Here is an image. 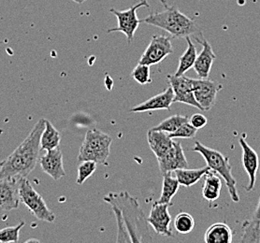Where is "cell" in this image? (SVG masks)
<instances>
[{
    "mask_svg": "<svg viewBox=\"0 0 260 243\" xmlns=\"http://www.w3.org/2000/svg\"><path fill=\"white\" fill-rule=\"evenodd\" d=\"M96 163L94 161H82L81 164L78 166V177L76 183L80 185L90 178L96 169Z\"/></svg>",
    "mask_w": 260,
    "mask_h": 243,
    "instance_id": "obj_29",
    "label": "cell"
},
{
    "mask_svg": "<svg viewBox=\"0 0 260 243\" xmlns=\"http://www.w3.org/2000/svg\"><path fill=\"white\" fill-rule=\"evenodd\" d=\"M147 142L149 147L155 154L156 158H159L169 152L172 148L174 140L171 137L169 133L164 131L150 129L147 132Z\"/></svg>",
    "mask_w": 260,
    "mask_h": 243,
    "instance_id": "obj_18",
    "label": "cell"
},
{
    "mask_svg": "<svg viewBox=\"0 0 260 243\" xmlns=\"http://www.w3.org/2000/svg\"><path fill=\"white\" fill-rule=\"evenodd\" d=\"M243 234L241 242H260V196L252 218L243 224Z\"/></svg>",
    "mask_w": 260,
    "mask_h": 243,
    "instance_id": "obj_19",
    "label": "cell"
},
{
    "mask_svg": "<svg viewBox=\"0 0 260 243\" xmlns=\"http://www.w3.org/2000/svg\"><path fill=\"white\" fill-rule=\"evenodd\" d=\"M188 121H189V118L187 116L181 115V114H175V115H172L171 117L162 121L160 124L153 127V129L164 131L166 133L171 134V133L175 132L181 125Z\"/></svg>",
    "mask_w": 260,
    "mask_h": 243,
    "instance_id": "obj_26",
    "label": "cell"
},
{
    "mask_svg": "<svg viewBox=\"0 0 260 243\" xmlns=\"http://www.w3.org/2000/svg\"><path fill=\"white\" fill-rule=\"evenodd\" d=\"M172 53L173 46L171 37L166 35L154 36L139 60V64L150 66L157 65Z\"/></svg>",
    "mask_w": 260,
    "mask_h": 243,
    "instance_id": "obj_8",
    "label": "cell"
},
{
    "mask_svg": "<svg viewBox=\"0 0 260 243\" xmlns=\"http://www.w3.org/2000/svg\"><path fill=\"white\" fill-rule=\"evenodd\" d=\"M165 8L163 12L150 13L141 23L153 25L165 30L173 38L182 39L195 35L199 26L193 19L186 16L177 7L171 6L166 0H160Z\"/></svg>",
    "mask_w": 260,
    "mask_h": 243,
    "instance_id": "obj_3",
    "label": "cell"
},
{
    "mask_svg": "<svg viewBox=\"0 0 260 243\" xmlns=\"http://www.w3.org/2000/svg\"><path fill=\"white\" fill-rule=\"evenodd\" d=\"M204 184L202 186V196L210 203L216 201L221 194L222 181L216 172L210 169L204 176Z\"/></svg>",
    "mask_w": 260,
    "mask_h": 243,
    "instance_id": "obj_20",
    "label": "cell"
},
{
    "mask_svg": "<svg viewBox=\"0 0 260 243\" xmlns=\"http://www.w3.org/2000/svg\"><path fill=\"white\" fill-rule=\"evenodd\" d=\"M222 85L209 79H193V92L196 100L201 105L202 111H210L216 102L217 93Z\"/></svg>",
    "mask_w": 260,
    "mask_h": 243,
    "instance_id": "obj_10",
    "label": "cell"
},
{
    "mask_svg": "<svg viewBox=\"0 0 260 243\" xmlns=\"http://www.w3.org/2000/svg\"><path fill=\"white\" fill-rule=\"evenodd\" d=\"M195 220L192 215L187 213H181L178 214L174 221L175 230L179 234L186 235L189 234L195 228Z\"/></svg>",
    "mask_w": 260,
    "mask_h": 243,
    "instance_id": "obj_27",
    "label": "cell"
},
{
    "mask_svg": "<svg viewBox=\"0 0 260 243\" xmlns=\"http://www.w3.org/2000/svg\"><path fill=\"white\" fill-rule=\"evenodd\" d=\"M172 103H174V93L172 87L170 86L164 92L154 95L135 107L130 108L129 112L136 113L160 110L171 111Z\"/></svg>",
    "mask_w": 260,
    "mask_h": 243,
    "instance_id": "obj_17",
    "label": "cell"
},
{
    "mask_svg": "<svg viewBox=\"0 0 260 243\" xmlns=\"http://www.w3.org/2000/svg\"><path fill=\"white\" fill-rule=\"evenodd\" d=\"M39 164L42 171L45 172L54 181H58L66 176L63 154L59 147L47 151L46 154L39 158Z\"/></svg>",
    "mask_w": 260,
    "mask_h": 243,
    "instance_id": "obj_16",
    "label": "cell"
},
{
    "mask_svg": "<svg viewBox=\"0 0 260 243\" xmlns=\"http://www.w3.org/2000/svg\"><path fill=\"white\" fill-rule=\"evenodd\" d=\"M186 41H187V48L179 59L177 71L174 74L175 76L184 75L186 72L189 71L190 68H192L194 66L197 56H198L197 48H196L195 44L191 41L189 37L186 38Z\"/></svg>",
    "mask_w": 260,
    "mask_h": 243,
    "instance_id": "obj_23",
    "label": "cell"
},
{
    "mask_svg": "<svg viewBox=\"0 0 260 243\" xmlns=\"http://www.w3.org/2000/svg\"><path fill=\"white\" fill-rule=\"evenodd\" d=\"M131 77L141 85H146L152 83L150 65L138 64L136 67L131 72Z\"/></svg>",
    "mask_w": 260,
    "mask_h": 243,
    "instance_id": "obj_30",
    "label": "cell"
},
{
    "mask_svg": "<svg viewBox=\"0 0 260 243\" xmlns=\"http://www.w3.org/2000/svg\"><path fill=\"white\" fill-rule=\"evenodd\" d=\"M233 232L225 223H215L208 228L204 235L206 243H231Z\"/></svg>",
    "mask_w": 260,
    "mask_h": 243,
    "instance_id": "obj_21",
    "label": "cell"
},
{
    "mask_svg": "<svg viewBox=\"0 0 260 243\" xmlns=\"http://www.w3.org/2000/svg\"><path fill=\"white\" fill-rule=\"evenodd\" d=\"M72 1L75 2V3H77V4H83L86 0H72Z\"/></svg>",
    "mask_w": 260,
    "mask_h": 243,
    "instance_id": "obj_33",
    "label": "cell"
},
{
    "mask_svg": "<svg viewBox=\"0 0 260 243\" xmlns=\"http://www.w3.org/2000/svg\"><path fill=\"white\" fill-rule=\"evenodd\" d=\"M180 184L176 177L172 176V172L163 174V186L158 202L172 205V198L177 194Z\"/></svg>",
    "mask_w": 260,
    "mask_h": 243,
    "instance_id": "obj_25",
    "label": "cell"
},
{
    "mask_svg": "<svg viewBox=\"0 0 260 243\" xmlns=\"http://www.w3.org/2000/svg\"><path fill=\"white\" fill-rule=\"evenodd\" d=\"M44 128L45 119H41L13 153L5 160L0 161V179L27 178L35 169L40 158L41 136Z\"/></svg>",
    "mask_w": 260,
    "mask_h": 243,
    "instance_id": "obj_2",
    "label": "cell"
},
{
    "mask_svg": "<svg viewBox=\"0 0 260 243\" xmlns=\"http://www.w3.org/2000/svg\"><path fill=\"white\" fill-rule=\"evenodd\" d=\"M20 202L19 178L0 179V211L16 210Z\"/></svg>",
    "mask_w": 260,
    "mask_h": 243,
    "instance_id": "obj_14",
    "label": "cell"
},
{
    "mask_svg": "<svg viewBox=\"0 0 260 243\" xmlns=\"http://www.w3.org/2000/svg\"><path fill=\"white\" fill-rule=\"evenodd\" d=\"M19 195L21 202L29 209L37 219L48 223L55 221V214L48 207L43 197L33 188L27 178H19Z\"/></svg>",
    "mask_w": 260,
    "mask_h": 243,
    "instance_id": "obj_6",
    "label": "cell"
},
{
    "mask_svg": "<svg viewBox=\"0 0 260 243\" xmlns=\"http://www.w3.org/2000/svg\"><path fill=\"white\" fill-rule=\"evenodd\" d=\"M193 152L201 154L204 160L206 161L207 166L213 171L216 172L220 177L224 179L232 201H240L236 179L232 174V166L230 163V158L218 151L203 145L200 142H196Z\"/></svg>",
    "mask_w": 260,
    "mask_h": 243,
    "instance_id": "obj_4",
    "label": "cell"
},
{
    "mask_svg": "<svg viewBox=\"0 0 260 243\" xmlns=\"http://www.w3.org/2000/svg\"><path fill=\"white\" fill-rule=\"evenodd\" d=\"M239 143L242 148V162H243L244 170L247 173L249 183L245 186V190L250 192L254 189L256 182V174L259 167V159L258 154L249 145L244 137H240Z\"/></svg>",
    "mask_w": 260,
    "mask_h": 243,
    "instance_id": "obj_15",
    "label": "cell"
},
{
    "mask_svg": "<svg viewBox=\"0 0 260 243\" xmlns=\"http://www.w3.org/2000/svg\"><path fill=\"white\" fill-rule=\"evenodd\" d=\"M25 225L24 221L18 225L0 229V242H18L21 229Z\"/></svg>",
    "mask_w": 260,
    "mask_h": 243,
    "instance_id": "obj_28",
    "label": "cell"
},
{
    "mask_svg": "<svg viewBox=\"0 0 260 243\" xmlns=\"http://www.w3.org/2000/svg\"><path fill=\"white\" fill-rule=\"evenodd\" d=\"M195 40L201 44L202 50L201 54L197 56L193 68L198 77L201 79H208L212 71L213 62L216 58V55L214 54L210 42L202 36L201 33H200V37H195Z\"/></svg>",
    "mask_w": 260,
    "mask_h": 243,
    "instance_id": "obj_13",
    "label": "cell"
},
{
    "mask_svg": "<svg viewBox=\"0 0 260 243\" xmlns=\"http://www.w3.org/2000/svg\"><path fill=\"white\" fill-rule=\"evenodd\" d=\"M211 168L209 166H204L201 168H181L175 170V177L180 185L184 187H190L197 184L201 178L205 176Z\"/></svg>",
    "mask_w": 260,
    "mask_h": 243,
    "instance_id": "obj_22",
    "label": "cell"
},
{
    "mask_svg": "<svg viewBox=\"0 0 260 243\" xmlns=\"http://www.w3.org/2000/svg\"><path fill=\"white\" fill-rule=\"evenodd\" d=\"M198 133V129L188 122L181 125L177 130L171 133L170 136L172 138H194Z\"/></svg>",
    "mask_w": 260,
    "mask_h": 243,
    "instance_id": "obj_31",
    "label": "cell"
},
{
    "mask_svg": "<svg viewBox=\"0 0 260 243\" xmlns=\"http://www.w3.org/2000/svg\"><path fill=\"white\" fill-rule=\"evenodd\" d=\"M144 6L149 8L147 0H142L139 3H137L136 5L131 7L128 10H125V11H118L115 9H111L110 12L113 13L114 16H116L118 21V25L114 28L108 30V33L122 32L125 35L127 39V42L130 44V42L133 41L135 32L141 23V20H139L137 16V11L140 8Z\"/></svg>",
    "mask_w": 260,
    "mask_h": 243,
    "instance_id": "obj_7",
    "label": "cell"
},
{
    "mask_svg": "<svg viewBox=\"0 0 260 243\" xmlns=\"http://www.w3.org/2000/svg\"><path fill=\"white\" fill-rule=\"evenodd\" d=\"M112 136L98 129H89L78 154V160L94 161L96 164L109 166L108 158L111 153Z\"/></svg>",
    "mask_w": 260,
    "mask_h": 243,
    "instance_id": "obj_5",
    "label": "cell"
},
{
    "mask_svg": "<svg viewBox=\"0 0 260 243\" xmlns=\"http://www.w3.org/2000/svg\"><path fill=\"white\" fill-rule=\"evenodd\" d=\"M61 135L50 121L45 120V128L41 136V151H50L59 147Z\"/></svg>",
    "mask_w": 260,
    "mask_h": 243,
    "instance_id": "obj_24",
    "label": "cell"
},
{
    "mask_svg": "<svg viewBox=\"0 0 260 243\" xmlns=\"http://www.w3.org/2000/svg\"><path fill=\"white\" fill-rule=\"evenodd\" d=\"M167 81L173 90L174 103L180 102L202 111L201 105L196 100L193 92V78L186 77L184 75H168Z\"/></svg>",
    "mask_w": 260,
    "mask_h": 243,
    "instance_id": "obj_9",
    "label": "cell"
},
{
    "mask_svg": "<svg viewBox=\"0 0 260 243\" xmlns=\"http://www.w3.org/2000/svg\"><path fill=\"white\" fill-rule=\"evenodd\" d=\"M103 199L111 205L117 220V242H151L153 240L147 217L135 197L124 191L110 193Z\"/></svg>",
    "mask_w": 260,
    "mask_h": 243,
    "instance_id": "obj_1",
    "label": "cell"
},
{
    "mask_svg": "<svg viewBox=\"0 0 260 243\" xmlns=\"http://www.w3.org/2000/svg\"><path fill=\"white\" fill-rule=\"evenodd\" d=\"M157 162L160 172L162 174L188 167V162L183 152V146L181 143L175 141L169 152L157 158Z\"/></svg>",
    "mask_w": 260,
    "mask_h": 243,
    "instance_id": "obj_12",
    "label": "cell"
},
{
    "mask_svg": "<svg viewBox=\"0 0 260 243\" xmlns=\"http://www.w3.org/2000/svg\"><path fill=\"white\" fill-rule=\"evenodd\" d=\"M171 204L154 202L147 217L148 224L152 226L154 231L163 237H172V216L169 212Z\"/></svg>",
    "mask_w": 260,
    "mask_h": 243,
    "instance_id": "obj_11",
    "label": "cell"
},
{
    "mask_svg": "<svg viewBox=\"0 0 260 243\" xmlns=\"http://www.w3.org/2000/svg\"><path fill=\"white\" fill-rule=\"evenodd\" d=\"M189 123L199 130L207 125L208 119L201 113H195L190 117Z\"/></svg>",
    "mask_w": 260,
    "mask_h": 243,
    "instance_id": "obj_32",
    "label": "cell"
}]
</instances>
